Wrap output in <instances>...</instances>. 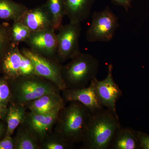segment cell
<instances>
[{"mask_svg":"<svg viewBox=\"0 0 149 149\" xmlns=\"http://www.w3.org/2000/svg\"><path fill=\"white\" fill-rule=\"evenodd\" d=\"M54 29L51 28L32 32L25 43L29 49L37 53L47 57L58 59L57 38Z\"/></svg>","mask_w":149,"mask_h":149,"instance_id":"cell-11","label":"cell"},{"mask_svg":"<svg viewBox=\"0 0 149 149\" xmlns=\"http://www.w3.org/2000/svg\"><path fill=\"white\" fill-rule=\"evenodd\" d=\"M138 131L121 126L115 133L110 144V149H140Z\"/></svg>","mask_w":149,"mask_h":149,"instance_id":"cell-16","label":"cell"},{"mask_svg":"<svg viewBox=\"0 0 149 149\" xmlns=\"http://www.w3.org/2000/svg\"><path fill=\"white\" fill-rule=\"evenodd\" d=\"M32 32L28 27L20 21L13 22L10 25V36L11 44L18 46L20 43L25 42Z\"/></svg>","mask_w":149,"mask_h":149,"instance_id":"cell-22","label":"cell"},{"mask_svg":"<svg viewBox=\"0 0 149 149\" xmlns=\"http://www.w3.org/2000/svg\"><path fill=\"white\" fill-rule=\"evenodd\" d=\"M19 21L32 32L54 29L52 17L45 4L28 9Z\"/></svg>","mask_w":149,"mask_h":149,"instance_id":"cell-13","label":"cell"},{"mask_svg":"<svg viewBox=\"0 0 149 149\" xmlns=\"http://www.w3.org/2000/svg\"><path fill=\"white\" fill-rule=\"evenodd\" d=\"M119 26L118 17L109 7L102 11L95 12L86 31V40L89 42H110Z\"/></svg>","mask_w":149,"mask_h":149,"instance_id":"cell-5","label":"cell"},{"mask_svg":"<svg viewBox=\"0 0 149 149\" xmlns=\"http://www.w3.org/2000/svg\"><path fill=\"white\" fill-rule=\"evenodd\" d=\"M120 126L118 114L107 109L91 112L82 141L83 148L109 149L115 133Z\"/></svg>","mask_w":149,"mask_h":149,"instance_id":"cell-1","label":"cell"},{"mask_svg":"<svg viewBox=\"0 0 149 149\" xmlns=\"http://www.w3.org/2000/svg\"><path fill=\"white\" fill-rule=\"evenodd\" d=\"M28 9L13 0H0V20L19 21Z\"/></svg>","mask_w":149,"mask_h":149,"instance_id":"cell-17","label":"cell"},{"mask_svg":"<svg viewBox=\"0 0 149 149\" xmlns=\"http://www.w3.org/2000/svg\"><path fill=\"white\" fill-rule=\"evenodd\" d=\"M81 30L80 23L71 22L58 29L57 56L60 62L72 59L81 53L79 40Z\"/></svg>","mask_w":149,"mask_h":149,"instance_id":"cell-7","label":"cell"},{"mask_svg":"<svg viewBox=\"0 0 149 149\" xmlns=\"http://www.w3.org/2000/svg\"><path fill=\"white\" fill-rule=\"evenodd\" d=\"M61 110L54 131L73 143L81 142L91 112L80 102L72 101Z\"/></svg>","mask_w":149,"mask_h":149,"instance_id":"cell-2","label":"cell"},{"mask_svg":"<svg viewBox=\"0 0 149 149\" xmlns=\"http://www.w3.org/2000/svg\"><path fill=\"white\" fill-rule=\"evenodd\" d=\"M10 104L5 118L7 123L6 136H12L24 120L27 109L19 104L11 103Z\"/></svg>","mask_w":149,"mask_h":149,"instance_id":"cell-18","label":"cell"},{"mask_svg":"<svg viewBox=\"0 0 149 149\" xmlns=\"http://www.w3.org/2000/svg\"><path fill=\"white\" fill-rule=\"evenodd\" d=\"M46 8L50 15L54 29L58 30L62 26L65 15L63 0H47L45 3Z\"/></svg>","mask_w":149,"mask_h":149,"instance_id":"cell-21","label":"cell"},{"mask_svg":"<svg viewBox=\"0 0 149 149\" xmlns=\"http://www.w3.org/2000/svg\"><path fill=\"white\" fill-rule=\"evenodd\" d=\"M65 15L71 22H81L91 15L93 4L96 0H63Z\"/></svg>","mask_w":149,"mask_h":149,"instance_id":"cell-15","label":"cell"},{"mask_svg":"<svg viewBox=\"0 0 149 149\" xmlns=\"http://www.w3.org/2000/svg\"><path fill=\"white\" fill-rule=\"evenodd\" d=\"M60 110L45 114L28 111L21 125L40 143L46 135L52 131Z\"/></svg>","mask_w":149,"mask_h":149,"instance_id":"cell-9","label":"cell"},{"mask_svg":"<svg viewBox=\"0 0 149 149\" xmlns=\"http://www.w3.org/2000/svg\"><path fill=\"white\" fill-rule=\"evenodd\" d=\"M8 80L12 95L11 103L24 106L46 94L61 92L56 85L49 80L36 74Z\"/></svg>","mask_w":149,"mask_h":149,"instance_id":"cell-4","label":"cell"},{"mask_svg":"<svg viewBox=\"0 0 149 149\" xmlns=\"http://www.w3.org/2000/svg\"><path fill=\"white\" fill-rule=\"evenodd\" d=\"M94 79L89 86L79 89L65 88L61 91L62 97L65 102H80L87 108L91 113L104 107L102 106L96 93Z\"/></svg>","mask_w":149,"mask_h":149,"instance_id":"cell-12","label":"cell"},{"mask_svg":"<svg viewBox=\"0 0 149 149\" xmlns=\"http://www.w3.org/2000/svg\"><path fill=\"white\" fill-rule=\"evenodd\" d=\"M71 61L62 66L61 76L67 89H79L88 87L96 78L100 62L94 56L80 53Z\"/></svg>","mask_w":149,"mask_h":149,"instance_id":"cell-3","label":"cell"},{"mask_svg":"<svg viewBox=\"0 0 149 149\" xmlns=\"http://www.w3.org/2000/svg\"><path fill=\"white\" fill-rule=\"evenodd\" d=\"M138 135L141 148L149 149V134L141 131H138Z\"/></svg>","mask_w":149,"mask_h":149,"instance_id":"cell-25","label":"cell"},{"mask_svg":"<svg viewBox=\"0 0 149 149\" xmlns=\"http://www.w3.org/2000/svg\"><path fill=\"white\" fill-rule=\"evenodd\" d=\"M14 141V149H41L39 141L29 134L20 124L17 128Z\"/></svg>","mask_w":149,"mask_h":149,"instance_id":"cell-20","label":"cell"},{"mask_svg":"<svg viewBox=\"0 0 149 149\" xmlns=\"http://www.w3.org/2000/svg\"><path fill=\"white\" fill-rule=\"evenodd\" d=\"M14 149V141L12 136H6L0 141V149Z\"/></svg>","mask_w":149,"mask_h":149,"instance_id":"cell-26","label":"cell"},{"mask_svg":"<svg viewBox=\"0 0 149 149\" xmlns=\"http://www.w3.org/2000/svg\"><path fill=\"white\" fill-rule=\"evenodd\" d=\"M113 70V65H109L107 74L105 78L99 80L96 77L94 80L96 93L102 106L117 114L116 103L122 97L123 93L119 86L115 82Z\"/></svg>","mask_w":149,"mask_h":149,"instance_id":"cell-10","label":"cell"},{"mask_svg":"<svg viewBox=\"0 0 149 149\" xmlns=\"http://www.w3.org/2000/svg\"><path fill=\"white\" fill-rule=\"evenodd\" d=\"M12 102V95L8 80L4 76L0 77V102L8 107Z\"/></svg>","mask_w":149,"mask_h":149,"instance_id":"cell-24","label":"cell"},{"mask_svg":"<svg viewBox=\"0 0 149 149\" xmlns=\"http://www.w3.org/2000/svg\"><path fill=\"white\" fill-rule=\"evenodd\" d=\"M0 71L8 79L36 74L32 62L19 49L12 45L0 60Z\"/></svg>","mask_w":149,"mask_h":149,"instance_id":"cell-8","label":"cell"},{"mask_svg":"<svg viewBox=\"0 0 149 149\" xmlns=\"http://www.w3.org/2000/svg\"><path fill=\"white\" fill-rule=\"evenodd\" d=\"M133 0H111V1L115 5L123 8L126 11L132 7Z\"/></svg>","mask_w":149,"mask_h":149,"instance_id":"cell-27","label":"cell"},{"mask_svg":"<svg viewBox=\"0 0 149 149\" xmlns=\"http://www.w3.org/2000/svg\"><path fill=\"white\" fill-rule=\"evenodd\" d=\"M8 107L0 102V119H5Z\"/></svg>","mask_w":149,"mask_h":149,"instance_id":"cell-28","label":"cell"},{"mask_svg":"<svg viewBox=\"0 0 149 149\" xmlns=\"http://www.w3.org/2000/svg\"><path fill=\"white\" fill-rule=\"evenodd\" d=\"M65 102L60 93H52L43 95L28 103L24 107L29 111L45 114L60 110L65 106Z\"/></svg>","mask_w":149,"mask_h":149,"instance_id":"cell-14","label":"cell"},{"mask_svg":"<svg viewBox=\"0 0 149 149\" xmlns=\"http://www.w3.org/2000/svg\"><path fill=\"white\" fill-rule=\"evenodd\" d=\"M20 50L32 62L36 75L49 80L61 91L66 88L61 76L62 65L58 60L47 57L29 48H23Z\"/></svg>","mask_w":149,"mask_h":149,"instance_id":"cell-6","label":"cell"},{"mask_svg":"<svg viewBox=\"0 0 149 149\" xmlns=\"http://www.w3.org/2000/svg\"><path fill=\"white\" fill-rule=\"evenodd\" d=\"M11 45L10 25L7 22L0 23V60Z\"/></svg>","mask_w":149,"mask_h":149,"instance_id":"cell-23","label":"cell"},{"mask_svg":"<svg viewBox=\"0 0 149 149\" xmlns=\"http://www.w3.org/2000/svg\"><path fill=\"white\" fill-rule=\"evenodd\" d=\"M74 144L52 130L46 135L40 146L41 149H70L74 148Z\"/></svg>","mask_w":149,"mask_h":149,"instance_id":"cell-19","label":"cell"},{"mask_svg":"<svg viewBox=\"0 0 149 149\" xmlns=\"http://www.w3.org/2000/svg\"><path fill=\"white\" fill-rule=\"evenodd\" d=\"M5 133H6V128H5V127L3 123L0 122V139L3 136Z\"/></svg>","mask_w":149,"mask_h":149,"instance_id":"cell-29","label":"cell"}]
</instances>
